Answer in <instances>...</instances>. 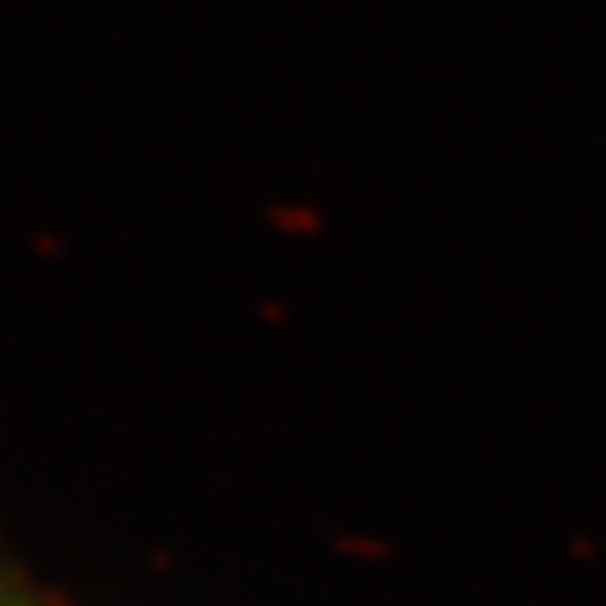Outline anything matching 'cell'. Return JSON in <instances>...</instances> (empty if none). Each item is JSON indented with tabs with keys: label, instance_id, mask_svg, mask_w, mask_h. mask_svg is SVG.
Returning a JSON list of instances; mask_svg holds the SVG:
<instances>
[{
	"label": "cell",
	"instance_id": "obj_1",
	"mask_svg": "<svg viewBox=\"0 0 606 606\" xmlns=\"http://www.w3.org/2000/svg\"><path fill=\"white\" fill-rule=\"evenodd\" d=\"M0 606H68L59 593H50L46 584H36L23 566L0 548Z\"/></svg>",
	"mask_w": 606,
	"mask_h": 606
}]
</instances>
